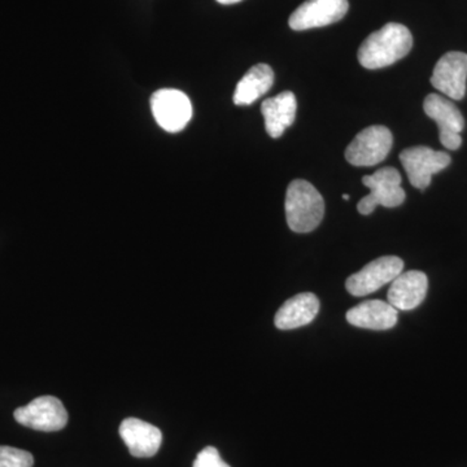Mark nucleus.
Returning <instances> with one entry per match:
<instances>
[{"label":"nucleus","instance_id":"obj_9","mask_svg":"<svg viewBox=\"0 0 467 467\" xmlns=\"http://www.w3.org/2000/svg\"><path fill=\"white\" fill-rule=\"evenodd\" d=\"M402 270L404 263L400 257H379L347 279V291L353 296H367L379 290L384 285L391 284L396 276L401 275Z\"/></svg>","mask_w":467,"mask_h":467},{"label":"nucleus","instance_id":"obj_3","mask_svg":"<svg viewBox=\"0 0 467 467\" xmlns=\"http://www.w3.org/2000/svg\"><path fill=\"white\" fill-rule=\"evenodd\" d=\"M362 183L370 190V193L358 204L359 213L364 216L373 213L378 205L386 208L399 207L407 198L401 187V174L395 168H382L374 174L365 175Z\"/></svg>","mask_w":467,"mask_h":467},{"label":"nucleus","instance_id":"obj_12","mask_svg":"<svg viewBox=\"0 0 467 467\" xmlns=\"http://www.w3.org/2000/svg\"><path fill=\"white\" fill-rule=\"evenodd\" d=\"M119 436L129 448L131 456L150 459L161 447L162 434L158 427L138 418H126L119 426Z\"/></svg>","mask_w":467,"mask_h":467},{"label":"nucleus","instance_id":"obj_21","mask_svg":"<svg viewBox=\"0 0 467 467\" xmlns=\"http://www.w3.org/2000/svg\"><path fill=\"white\" fill-rule=\"evenodd\" d=\"M343 199H344V201L348 202L349 201L348 193H346V195H343Z\"/></svg>","mask_w":467,"mask_h":467},{"label":"nucleus","instance_id":"obj_16","mask_svg":"<svg viewBox=\"0 0 467 467\" xmlns=\"http://www.w3.org/2000/svg\"><path fill=\"white\" fill-rule=\"evenodd\" d=\"M297 101L291 91H284L264 101L261 113L265 119L267 134L272 138H281L294 124L296 117Z\"/></svg>","mask_w":467,"mask_h":467},{"label":"nucleus","instance_id":"obj_14","mask_svg":"<svg viewBox=\"0 0 467 467\" xmlns=\"http://www.w3.org/2000/svg\"><path fill=\"white\" fill-rule=\"evenodd\" d=\"M347 321L356 327L368 330H389L398 324V309L393 308L389 301L368 300L349 309Z\"/></svg>","mask_w":467,"mask_h":467},{"label":"nucleus","instance_id":"obj_2","mask_svg":"<svg viewBox=\"0 0 467 467\" xmlns=\"http://www.w3.org/2000/svg\"><path fill=\"white\" fill-rule=\"evenodd\" d=\"M285 207L288 227L295 233L313 232L324 220V198L312 183L304 180L288 184Z\"/></svg>","mask_w":467,"mask_h":467},{"label":"nucleus","instance_id":"obj_10","mask_svg":"<svg viewBox=\"0 0 467 467\" xmlns=\"http://www.w3.org/2000/svg\"><path fill=\"white\" fill-rule=\"evenodd\" d=\"M348 0H306L291 15L292 30L316 29L337 23L348 12Z\"/></svg>","mask_w":467,"mask_h":467},{"label":"nucleus","instance_id":"obj_13","mask_svg":"<svg viewBox=\"0 0 467 467\" xmlns=\"http://www.w3.org/2000/svg\"><path fill=\"white\" fill-rule=\"evenodd\" d=\"M391 284L387 299L393 308L405 312L420 306L429 290V278L425 273L418 270L402 272Z\"/></svg>","mask_w":467,"mask_h":467},{"label":"nucleus","instance_id":"obj_15","mask_svg":"<svg viewBox=\"0 0 467 467\" xmlns=\"http://www.w3.org/2000/svg\"><path fill=\"white\" fill-rule=\"evenodd\" d=\"M318 312V297L312 292H303L285 301L276 312L275 324L279 330H294L315 321Z\"/></svg>","mask_w":467,"mask_h":467},{"label":"nucleus","instance_id":"obj_18","mask_svg":"<svg viewBox=\"0 0 467 467\" xmlns=\"http://www.w3.org/2000/svg\"><path fill=\"white\" fill-rule=\"evenodd\" d=\"M33 454L14 447L0 445V467H33Z\"/></svg>","mask_w":467,"mask_h":467},{"label":"nucleus","instance_id":"obj_4","mask_svg":"<svg viewBox=\"0 0 467 467\" xmlns=\"http://www.w3.org/2000/svg\"><path fill=\"white\" fill-rule=\"evenodd\" d=\"M393 137L389 128L374 125L365 129L349 143L346 159L353 167H374L389 156Z\"/></svg>","mask_w":467,"mask_h":467},{"label":"nucleus","instance_id":"obj_7","mask_svg":"<svg viewBox=\"0 0 467 467\" xmlns=\"http://www.w3.org/2000/svg\"><path fill=\"white\" fill-rule=\"evenodd\" d=\"M15 420L20 425L36 431H60L67 423V411L55 396H41L15 410Z\"/></svg>","mask_w":467,"mask_h":467},{"label":"nucleus","instance_id":"obj_1","mask_svg":"<svg viewBox=\"0 0 467 467\" xmlns=\"http://www.w3.org/2000/svg\"><path fill=\"white\" fill-rule=\"evenodd\" d=\"M413 47V36L407 26L389 23L362 42L358 61L367 69L376 70L392 66L407 57Z\"/></svg>","mask_w":467,"mask_h":467},{"label":"nucleus","instance_id":"obj_8","mask_svg":"<svg viewBox=\"0 0 467 467\" xmlns=\"http://www.w3.org/2000/svg\"><path fill=\"white\" fill-rule=\"evenodd\" d=\"M400 161L411 186L426 190L431 183L432 175L451 164V156L441 150L417 146L402 150Z\"/></svg>","mask_w":467,"mask_h":467},{"label":"nucleus","instance_id":"obj_19","mask_svg":"<svg viewBox=\"0 0 467 467\" xmlns=\"http://www.w3.org/2000/svg\"><path fill=\"white\" fill-rule=\"evenodd\" d=\"M192 467H230L221 459L220 451L214 447H205L193 461Z\"/></svg>","mask_w":467,"mask_h":467},{"label":"nucleus","instance_id":"obj_5","mask_svg":"<svg viewBox=\"0 0 467 467\" xmlns=\"http://www.w3.org/2000/svg\"><path fill=\"white\" fill-rule=\"evenodd\" d=\"M150 110L160 128L168 133H180L192 117V104L184 92L161 88L150 97Z\"/></svg>","mask_w":467,"mask_h":467},{"label":"nucleus","instance_id":"obj_20","mask_svg":"<svg viewBox=\"0 0 467 467\" xmlns=\"http://www.w3.org/2000/svg\"><path fill=\"white\" fill-rule=\"evenodd\" d=\"M220 5H235V3L242 2V0H217Z\"/></svg>","mask_w":467,"mask_h":467},{"label":"nucleus","instance_id":"obj_6","mask_svg":"<svg viewBox=\"0 0 467 467\" xmlns=\"http://www.w3.org/2000/svg\"><path fill=\"white\" fill-rule=\"evenodd\" d=\"M423 109L430 119H434L439 128V138L447 150H459L462 144L465 119L453 101L439 94H430L423 101Z\"/></svg>","mask_w":467,"mask_h":467},{"label":"nucleus","instance_id":"obj_11","mask_svg":"<svg viewBox=\"0 0 467 467\" xmlns=\"http://www.w3.org/2000/svg\"><path fill=\"white\" fill-rule=\"evenodd\" d=\"M467 54L451 51L436 63L431 85L451 100L463 99L466 94Z\"/></svg>","mask_w":467,"mask_h":467},{"label":"nucleus","instance_id":"obj_17","mask_svg":"<svg viewBox=\"0 0 467 467\" xmlns=\"http://www.w3.org/2000/svg\"><path fill=\"white\" fill-rule=\"evenodd\" d=\"M275 72L267 64L252 67L236 85L233 101L235 106H251L272 88Z\"/></svg>","mask_w":467,"mask_h":467}]
</instances>
